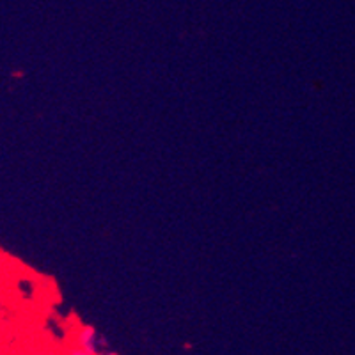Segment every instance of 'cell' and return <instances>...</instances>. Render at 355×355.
Returning <instances> with one entry per match:
<instances>
[{"label":"cell","instance_id":"1","mask_svg":"<svg viewBox=\"0 0 355 355\" xmlns=\"http://www.w3.org/2000/svg\"><path fill=\"white\" fill-rule=\"evenodd\" d=\"M78 343H80L82 350L89 352V354H93V355L103 354V350H101L100 334H98L94 329L91 327L82 329V332L78 334Z\"/></svg>","mask_w":355,"mask_h":355},{"label":"cell","instance_id":"2","mask_svg":"<svg viewBox=\"0 0 355 355\" xmlns=\"http://www.w3.org/2000/svg\"><path fill=\"white\" fill-rule=\"evenodd\" d=\"M69 355H93V354H89V352L82 350V348H77V350L69 352Z\"/></svg>","mask_w":355,"mask_h":355},{"label":"cell","instance_id":"3","mask_svg":"<svg viewBox=\"0 0 355 355\" xmlns=\"http://www.w3.org/2000/svg\"><path fill=\"white\" fill-rule=\"evenodd\" d=\"M100 355H116V354H109V352L105 354V352H103V354H100Z\"/></svg>","mask_w":355,"mask_h":355}]
</instances>
